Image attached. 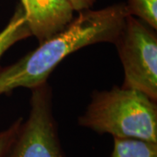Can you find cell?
I'll return each mask as SVG.
<instances>
[{
    "label": "cell",
    "instance_id": "obj_1",
    "mask_svg": "<svg viewBox=\"0 0 157 157\" xmlns=\"http://www.w3.org/2000/svg\"><path fill=\"white\" fill-rule=\"evenodd\" d=\"M129 15L126 4L79 11L60 33L46 39L17 61L0 68V95L46 83L52 72L68 55L96 43L114 44Z\"/></svg>",
    "mask_w": 157,
    "mask_h": 157
},
{
    "label": "cell",
    "instance_id": "obj_2",
    "mask_svg": "<svg viewBox=\"0 0 157 157\" xmlns=\"http://www.w3.org/2000/svg\"><path fill=\"white\" fill-rule=\"evenodd\" d=\"M78 124L98 134L157 143L156 101L122 86L97 91Z\"/></svg>",
    "mask_w": 157,
    "mask_h": 157
},
{
    "label": "cell",
    "instance_id": "obj_3",
    "mask_svg": "<svg viewBox=\"0 0 157 157\" xmlns=\"http://www.w3.org/2000/svg\"><path fill=\"white\" fill-rule=\"evenodd\" d=\"M122 63V87L137 90L157 101V36L137 17L128 15L114 42Z\"/></svg>",
    "mask_w": 157,
    "mask_h": 157
},
{
    "label": "cell",
    "instance_id": "obj_4",
    "mask_svg": "<svg viewBox=\"0 0 157 157\" xmlns=\"http://www.w3.org/2000/svg\"><path fill=\"white\" fill-rule=\"evenodd\" d=\"M32 90L31 109L6 157H64L52 113L50 86Z\"/></svg>",
    "mask_w": 157,
    "mask_h": 157
},
{
    "label": "cell",
    "instance_id": "obj_5",
    "mask_svg": "<svg viewBox=\"0 0 157 157\" xmlns=\"http://www.w3.org/2000/svg\"><path fill=\"white\" fill-rule=\"evenodd\" d=\"M32 36L39 44L60 33L73 21L69 0H20Z\"/></svg>",
    "mask_w": 157,
    "mask_h": 157
},
{
    "label": "cell",
    "instance_id": "obj_6",
    "mask_svg": "<svg viewBox=\"0 0 157 157\" xmlns=\"http://www.w3.org/2000/svg\"><path fill=\"white\" fill-rule=\"evenodd\" d=\"M31 36L32 34L26 24L24 10L19 4L11 20L0 32V59L12 45Z\"/></svg>",
    "mask_w": 157,
    "mask_h": 157
},
{
    "label": "cell",
    "instance_id": "obj_7",
    "mask_svg": "<svg viewBox=\"0 0 157 157\" xmlns=\"http://www.w3.org/2000/svg\"><path fill=\"white\" fill-rule=\"evenodd\" d=\"M110 157H157V143L134 138L113 137Z\"/></svg>",
    "mask_w": 157,
    "mask_h": 157
},
{
    "label": "cell",
    "instance_id": "obj_8",
    "mask_svg": "<svg viewBox=\"0 0 157 157\" xmlns=\"http://www.w3.org/2000/svg\"><path fill=\"white\" fill-rule=\"evenodd\" d=\"M129 15L140 18L153 30L157 29V0H128Z\"/></svg>",
    "mask_w": 157,
    "mask_h": 157
},
{
    "label": "cell",
    "instance_id": "obj_9",
    "mask_svg": "<svg viewBox=\"0 0 157 157\" xmlns=\"http://www.w3.org/2000/svg\"><path fill=\"white\" fill-rule=\"evenodd\" d=\"M23 118L17 119L8 128L0 132V157H6L17 136L22 124Z\"/></svg>",
    "mask_w": 157,
    "mask_h": 157
},
{
    "label": "cell",
    "instance_id": "obj_10",
    "mask_svg": "<svg viewBox=\"0 0 157 157\" xmlns=\"http://www.w3.org/2000/svg\"><path fill=\"white\" fill-rule=\"evenodd\" d=\"M74 11H82L88 10L94 5L96 0H69Z\"/></svg>",
    "mask_w": 157,
    "mask_h": 157
}]
</instances>
